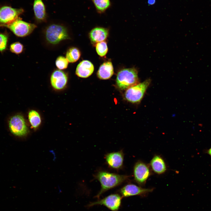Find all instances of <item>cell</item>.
<instances>
[{
  "mask_svg": "<svg viewBox=\"0 0 211 211\" xmlns=\"http://www.w3.org/2000/svg\"><path fill=\"white\" fill-rule=\"evenodd\" d=\"M129 177V176L120 175L105 171H98L94 176V177L100 182L101 189L95 197L99 199L100 196L105 192L121 184Z\"/></svg>",
  "mask_w": 211,
  "mask_h": 211,
  "instance_id": "obj_1",
  "label": "cell"
},
{
  "mask_svg": "<svg viewBox=\"0 0 211 211\" xmlns=\"http://www.w3.org/2000/svg\"><path fill=\"white\" fill-rule=\"evenodd\" d=\"M137 70L135 68L124 69L119 71L116 82L118 87L122 90H126L139 83Z\"/></svg>",
  "mask_w": 211,
  "mask_h": 211,
  "instance_id": "obj_2",
  "label": "cell"
},
{
  "mask_svg": "<svg viewBox=\"0 0 211 211\" xmlns=\"http://www.w3.org/2000/svg\"><path fill=\"white\" fill-rule=\"evenodd\" d=\"M151 81V80L148 79L126 89L124 94L125 99L133 103L140 102Z\"/></svg>",
  "mask_w": 211,
  "mask_h": 211,
  "instance_id": "obj_3",
  "label": "cell"
},
{
  "mask_svg": "<svg viewBox=\"0 0 211 211\" xmlns=\"http://www.w3.org/2000/svg\"><path fill=\"white\" fill-rule=\"evenodd\" d=\"M47 41L52 44H56L60 41L70 38L67 30L64 26L52 24L47 28L45 33Z\"/></svg>",
  "mask_w": 211,
  "mask_h": 211,
  "instance_id": "obj_4",
  "label": "cell"
},
{
  "mask_svg": "<svg viewBox=\"0 0 211 211\" xmlns=\"http://www.w3.org/2000/svg\"><path fill=\"white\" fill-rule=\"evenodd\" d=\"M8 123L10 131L15 136L23 137L28 132L25 120L21 115L17 114L11 116Z\"/></svg>",
  "mask_w": 211,
  "mask_h": 211,
  "instance_id": "obj_5",
  "label": "cell"
},
{
  "mask_svg": "<svg viewBox=\"0 0 211 211\" xmlns=\"http://www.w3.org/2000/svg\"><path fill=\"white\" fill-rule=\"evenodd\" d=\"M5 26L8 28L15 35L21 37L29 35L37 27L35 24L23 21L19 18Z\"/></svg>",
  "mask_w": 211,
  "mask_h": 211,
  "instance_id": "obj_6",
  "label": "cell"
},
{
  "mask_svg": "<svg viewBox=\"0 0 211 211\" xmlns=\"http://www.w3.org/2000/svg\"><path fill=\"white\" fill-rule=\"evenodd\" d=\"M24 12L23 9L4 6L0 8V25L6 26L18 19Z\"/></svg>",
  "mask_w": 211,
  "mask_h": 211,
  "instance_id": "obj_7",
  "label": "cell"
},
{
  "mask_svg": "<svg viewBox=\"0 0 211 211\" xmlns=\"http://www.w3.org/2000/svg\"><path fill=\"white\" fill-rule=\"evenodd\" d=\"M122 198L118 194H111L102 199L90 203L87 207H90L96 205H102L111 211H118Z\"/></svg>",
  "mask_w": 211,
  "mask_h": 211,
  "instance_id": "obj_8",
  "label": "cell"
},
{
  "mask_svg": "<svg viewBox=\"0 0 211 211\" xmlns=\"http://www.w3.org/2000/svg\"><path fill=\"white\" fill-rule=\"evenodd\" d=\"M151 172L147 164L141 161L137 162L133 168L134 179L140 185H144L150 176Z\"/></svg>",
  "mask_w": 211,
  "mask_h": 211,
  "instance_id": "obj_9",
  "label": "cell"
},
{
  "mask_svg": "<svg viewBox=\"0 0 211 211\" xmlns=\"http://www.w3.org/2000/svg\"><path fill=\"white\" fill-rule=\"evenodd\" d=\"M154 190L153 188H143L135 184H127L120 189L119 192L122 197L135 195L145 196Z\"/></svg>",
  "mask_w": 211,
  "mask_h": 211,
  "instance_id": "obj_10",
  "label": "cell"
},
{
  "mask_svg": "<svg viewBox=\"0 0 211 211\" xmlns=\"http://www.w3.org/2000/svg\"><path fill=\"white\" fill-rule=\"evenodd\" d=\"M124 157V154L122 150L108 153L105 156L106 163L108 166L112 169L117 170L122 168Z\"/></svg>",
  "mask_w": 211,
  "mask_h": 211,
  "instance_id": "obj_11",
  "label": "cell"
},
{
  "mask_svg": "<svg viewBox=\"0 0 211 211\" xmlns=\"http://www.w3.org/2000/svg\"><path fill=\"white\" fill-rule=\"evenodd\" d=\"M67 80V76L64 72L57 70L52 73L50 78V82L53 88L60 90L65 86Z\"/></svg>",
  "mask_w": 211,
  "mask_h": 211,
  "instance_id": "obj_12",
  "label": "cell"
},
{
  "mask_svg": "<svg viewBox=\"0 0 211 211\" xmlns=\"http://www.w3.org/2000/svg\"><path fill=\"white\" fill-rule=\"evenodd\" d=\"M94 70L93 65L90 61L84 60L77 65L76 74L79 77L86 78L91 75Z\"/></svg>",
  "mask_w": 211,
  "mask_h": 211,
  "instance_id": "obj_13",
  "label": "cell"
},
{
  "mask_svg": "<svg viewBox=\"0 0 211 211\" xmlns=\"http://www.w3.org/2000/svg\"><path fill=\"white\" fill-rule=\"evenodd\" d=\"M33 10L36 20L39 22L45 21L47 13L45 4L42 0H34Z\"/></svg>",
  "mask_w": 211,
  "mask_h": 211,
  "instance_id": "obj_14",
  "label": "cell"
},
{
  "mask_svg": "<svg viewBox=\"0 0 211 211\" xmlns=\"http://www.w3.org/2000/svg\"><path fill=\"white\" fill-rule=\"evenodd\" d=\"M108 34L107 29L102 27H96L91 31L89 36L92 43L95 44L105 40L107 38Z\"/></svg>",
  "mask_w": 211,
  "mask_h": 211,
  "instance_id": "obj_15",
  "label": "cell"
},
{
  "mask_svg": "<svg viewBox=\"0 0 211 211\" xmlns=\"http://www.w3.org/2000/svg\"><path fill=\"white\" fill-rule=\"evenodd\" d=\"M150 165L152 171L158 174L164 173L167 169L164 159L159 155H155L153 157L150 161Z\"/></svg>",
  "mask_w": 211,
  "mask_h": 211,
  "instance_id": "obj_16",
  "label": "cell"
},
{
  "mask_svg": "<svg viewBox=\"0 0 211 211\" xmlns=\"http://www.w3.org/2000/svg\"><path fill=\"white\" fill-rule=\"evenodd\" d=\"M113 74L114 69L112 62L107 61L100 66L97 72V76L100 79L106 80L110 78Z\"/></svg>",
  "mask_w": 211,
  "mask_h": 211,
  "instance_id": "obj_17",
  "label": "cell"
},
{
  "mask_svg": "<svg viewBox=\"0 0 211 211\" xmlns=\"http://www.w3.org/2000/svg\"><path fill=\"white\" fill-rule=\"evenodd\" d=\"M81 54L78 49L75 47H71L68 49L66 52V58L69 62H74L79 59Z\"/></svg>",
  "mask_w": 211,
  "mask_h": 211,
  "instance_id": "obj_18",
  "label": "cell"
},
{
  "mask_svg": "<svg viewBox=\"0 0 211 211\" xmlns=\"http://www.w3.org/2000/svg\"><path fill=\"white\" fill-rule=\"evenodd\" d=\"M28 117L32 126L34 128L38 127L40 124L41 120L40 115L36 111L32 110L29 111Z\"/></svg>",
  "mask_w": 211,
  "mask_h": 211,
  "instance_id": "obj_19",
  "label": "cell"
},
{
  "mask_svg": "<svg viewBox=\"0 0 211 211\" xmlns=\"http://www.w3.org/2000/svg\"><path fill=\"white\" fill-rule=\"evenodd\" d=\"M96 8L99 13L105 12L110 6V0H92Z\"/></svg>",
  "mask_w": 211,
  "mask_h": 211,
  "instance_id": "obj_20",
  "label": "cell"
},
{
  "mask_svg": "<svg viewBox=\"0 0 211 211\" xmlns=\"http://www.w3.org/2000/svg\"><path fill=\"white\" fill-rule=\"evenodd\" d=\"M96 50L97 54L100 56L103 57L105 56L108 51L106 42L103 41L97 43L96 45Z\"/></svg>",
  "mask_w": 211,
  "mask_h": 211,
  "instance_id": "obj_21",
  "label": "cell"
},
{
  "mask_svg": "<svg viewBox=\"0 0 211 211\" xmlns=\"http://www.w3.org/2000/svg\"><path fill=\"white\" fill-rule=\"evenodd\" d=\"M69 62L66 58L62 56H59L55 61L56 67L61 70L66 69L68 66Z\"/></svg>",
  "mask_w": 211,
  "mask_h": 211,
  "instance_id": "obj_22",
  "label": "cell"
},
{
  "mask_svg": "<svg viewBox=\"0 0 211 211\" xmlns=\"http://www.w3.org/2000/svg\"><path fill=\"white\" fill-rule=\"evenodd\" d=\"M10 50L15 54H18L21 53L23 49V46L21 43L16 42L12 44L10 46Z\"/></svg>",
  "mask_w": 211,
  "mask_h": 211,
  "instance_id": "obj_23",
  "label": "cell"
},
{
  "mask_svg": "<svg viewBox=\"0 0 211 211\" xmlns=\"http://www.w3.org/2000/svg\"><path fill=\"white\" fill-rule=\"evenodd\" d=\"M8 41L7 36L4 34L0 33V51L2 52L6 48Z\"/></svg>",
  "mask_w": 211,
  "mask_h": 211,
  "instance_id": "obj_24",
  "label": "cell"
},
{
  "mask_svg": "<svg viewBox=\"0 0 211 211\" xmlns=\"http://www.w3.org/2000/svg\"><path fill=\"white\" fill-rule=\"evenodd\" d=\"M155 2V0H148V2L150 4H153Z\"/></svg>",
  "mask_w": 211,
  "mask_h": 211,
  "instance_id": "obj_25",
  "label": "cell"
},
{
  "mask_svg": "<svg viewBox=\"0 0 211 211\" xmlns=\"http://www.w3.org/2000/svg\"><path fill=\"white\" fill-rule=\"evenodd\" d=\"M208 152L209 154L211 156V148L209 150Z\"/></svg>",
  "mask_w": 211,
  "mask_h": 211,
  "instance_id": "obj_26",
  "label": "cell"
}]
</instances>
